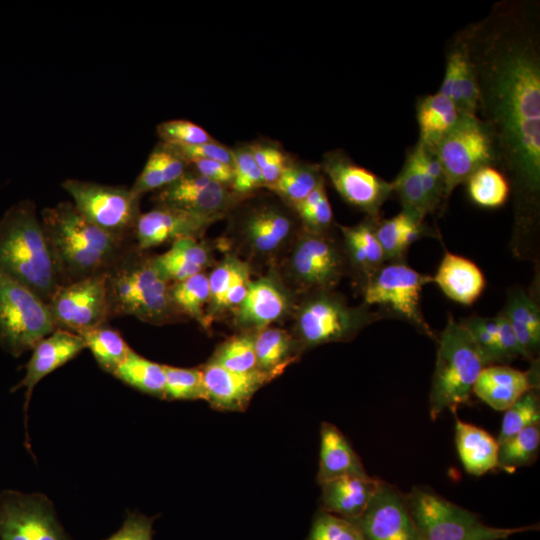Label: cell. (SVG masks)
<instances>
[{
	"label": "cell",
	"instance_id": "obj_1",
	"mask_svg": "<svg viewBox=\"0 0 540 540\" xmlns=\"http://www.w3.org/2000/svg\"><path fill=\"white\" fill-rule=\"evenodd\" d=\"M519 10H497L465 33L474 65L477 113L489 129L497 162L519 200L536 206L540 187V57L536 30Z\"/></svg>",
	"mask_w": 540,
	"mask_h": 540
},
{
	"label": "cell",
	"instance_id": "obj_2",
	"mask_svg": "<svg viewBox=\"0 0 540 540\" xmlns=\"http://www.w3.org/2000/svg\"><path fill=\"white\" fill-rule=\"evenodd\" d=\"M39 215L60 286L107 273L134 246L91 223L72 201L46 207Z\"/></svg>",
	"mask_w": 540,
	"mask_h": 540
},
{
	"label": "cell",
	"instance_id": "obj_3",
	"mask_svg": "<svg viewBox=\"0 0 540 540\" xmlns=\"http://www.w3.org/2000/svg\"><path fill=\"white\" fill-rule=\"evenodd\" d=\"M0 272L45 303L60 286L40 215L31 199L13 204L0 218Z\"/></svg>",
	"mask_w": 540,
	"mask_h": 540
},
{
	"label": "cell",
	"instance_id": "obj_4",
	"mask_svg": "<svg viewBox=\"0 0 540 540\" xmlns=\"http://www.w3.org/2000/svg\"><path fill=\"white\" fill-rule=\"evenodd\" d=\"M144 252L134 245L107 271L109 319L133 316L160 325L179 316L169 295L170 284Z\"/></svg>",
	"mask_w": 540,
	"mask_h": 540
},
{
	"label": "cell",
	"instance_id": "obj_5",
	"mask_svg": "<svg viewBox=\"0 0 540 540\" xmlns=\"http://www.w3.org/2000/svg\"><path fill=\"white\" fill-rule=\"evenodd\" d=\"M483 357L468 329L450 315L438 339L432 376L429 414L436 420L466 404L483 368Z\"/></svg>",
	"mask_w": 540,
	"mask_h": 540
},
{
	"label": "cell",
	"instance_id": "obj_6",
	"mask_svg": "<svg viewBox=\"0 0 540 540\" xmlns=\"http://www.w3.org/2000/svg\"><path fill=\"white\" fill-rule=\"evenodd\" d=\"M406 499L419 540H505L510 536L536 530L530 525L500 528L486 525L479 515L436 493L416 486Z\"/></svg>",
	"mask_w": 540,
	"mask_h": 540
},
{
	"label": "cell",
	"instance_id": "obj_7",
	"mask_svg": "<svg viewBox=\"0 0 540 540\" xmlns=\"http://www.w3.org/2000/svg\"><path fill=\"white\" fill-rule=\"evenodd\" d=\"M55 329L48 304L0 272V347L19 357Z\"/></svg>",
	"mask_w": 540,
	"mask_h": 540
},
{
	"label": "cell",
	"instance_id": "obj_8",
	"mask_svg": "<svg viewBox=\"0 0 540 540\" xmlns=\"http://www.w3.org/2000/svg\"><path fill=\"white\" fill-rule=\"evenodd\" d=\"M61 186L91 223L119 239L133 241L141 197L131 188L72 178L65 179Z\"/></svg>",
	"mask_w": 540,
	"mask_h": 540
},
{
	"label": "cell",
	"instance_id": "obj_9",
	"mask_svg": "<svg viewBox=\"0 0 540 540\" xmlns=\"http://www.w3.org/2000/svg\"><path fill=\"white\" fill-rule=\"evenodd\" d=\"M445 180V199L479 168L497 162L496 147L478 116L461 115L456 126L433 147Z\"/></svg>",
	"mask_w": 540,
	"mask_h": 540
},
{
	"label": "cell",
	"instance_id": "obj_10",
	"mask_svg": "<svg viewBox=\"0 0 540 540\" xmlns=\"http://www.w3.org/2000/svg\"><path fill=\"white\" fill-rule=\"evenodd\" d=\"M384 316L367 305L349 306L330 291H320L306 301L297 316V330L305 347L347 341Z\"/></svg>",
	"mask_w": 540,
	"mask_h": 540
},
{
	"label": "cell",
	"instance_id": "obj_11",
	"mask_svg": "<svg viewBox=\"0 0 540 540\" xmlns=\"http://www.w3.org/2000/svg\"><path fill=\"white\" fill-rule=\"evenodd\" d=\"M432 276L401 261L384 264L364 285V304L378 305L405 319L422 333L435 338L420 308V293Z\"/></svg>",
	"mask_w": 540,
	"mask_h": 540
},
{
	"label": "cell",
	"instance_id": "obj_12",
	"mask_svg": "<svg viewBox=\"0 0 540 540\" xmlns=\"http://www.w3.org/2000/svg\"><path fill=\"white\" fill-rule=\"evenodd\" d=\"M47 304L60 329L80 335L108 324L106 273L59 286Z\"/></svg>",
	"mask_w": 540,
	"mask_h": 540
},
{
	"label": "cell",
	"instance_id": "obj_13",
	"mask_svg": "<svg viewBox=\"0 0 540 540\" xmlns=\"http://www.w3.org/2000/svg\"><path fill=\"white\" fill-rule=\"evenodd\" d=\"M0 540H70L52 503L40 494H0Z\"/></svg>",
	"mask_w": 540,
	"mask_h": 540
},
{
	"label": "cell",
	"instance_id": "obj_14",
	"mask_svg": "<svg viewBox=\"0 0 540 540\" xmlns=\"http://www.w3.org/2000/svg\"><path fill=\"white\" fill-rule=\"evenodd\" d=\"M349 521L365 540H419L406 494L380 479L364 511Z\"/></svg>",
	"mask_w": 540,
	"mask_h": 540
},
{
	"label": "cell",
	"instance_id": "obj_15",
	"mask_svg": "<svg viewBox=\"0 0 540 540\" xmlns=\"http://www.w3.org/2000/svg\"><path fill=\"white\" fill-rule=\"evenodd\" d=\"M322 170L340 196L352 206L377 219L379 210L393 193V184L357 165L341 152L324 156Z\"/></svg>",
	"mask_w": 540,
	"mask_h": 540
},
{
	"label": "cell",
	"instance_id": "obj_16",
	"mask_svg": "<svg viewBox=\"0 0 540 540\" xmlns=\"http://www.w3.org/2000/svg\"><path fill=\"white\" fill-rule=\"evenodd\" d=\"M291 269L297 281L307 289L330 291L344 273L345 256L324 233L309 231L296 243Z\"/></svg>",
	"mask_w": 540,
	"mask_h": 540
},
{
	"label": "cell",
	"instance_id": "obj_17",
	"mask_svg": "<svg viewBox=\"0 0 540 540\" xmlns=\"http://www.w3.org/2000/svg\"><path fill=\"white\" fill-rule=\"evenodd\" d=\"M227 187L187 169L179 179L160 189L155 202L215 221L230 207L232 197Z\"/></svg>",
	"mask_w": 540,
	"mask_h": 540
},
{
	"label": "cell",
	"instance_id": "obj_18",
	"mask_svg": "<svg viewBox=\"0 0 540 540\" xmlns=\"http://www.w3.org/2000/svg\"><path fill=\"white\" fill-rule=\"evenodd\" d=\"M213 220L177 208L156 205L141 213L133 235L134 245L141 251L165 243L201 235Z\"/></svg>",
	"mask_w": 540,
	"mask_h": 540
},
{
	"label": "cell",
	"instance_id": "obj_19",
	"mask_svg": "<svg viewBox=\"0 0 540 540\" xmlns=\"http://www.w3.org/2000/svg\"><path fill=\"white\" fill-rule=\"evenodd\" d=\"M201 372L205 400L213 408L227 411L247 408L256 391L274 376L259 369L234 372L211 361Z\"/></svg>",
	"mask_w": 540,
	"mask_h": 540
},
{
	"label": "cell",
	"instance_id": "obj_20",
	"mask_svg": "<svg viewBox=\"0 0 540 540\" xmlns=\"http://www.w3.org/2000/svg\"><path fill=\"white\" fill-rule=\"evenodd\" d=\"M83 349H86V344L82 336L60 328L33 347L32 355L25 365L24 377L11 388V392L25 388V422L34 387L48 374L75 358Z\"/></svg>",
	"mask_w": 540,
	"mask_h": 540
},
{
	"label": "cell",
	"instance_id": "obj_21",
	"mask_svg": "<svg viewBox=\"0 0 540 540\" xmlns=\"http://www.w3.org/2000/svg\"><path fill=\"white\" fill-rule=\"evenodd\" d=\"M294 222L287 210L277 203H259L242 217L240 230L246 245L256 254L269 255L290 237Z\"/></svg>",
	"mask_w": 540,
	"mask_h": 540
},
{
	"label": "cell",
	"instance_id": "obj_22",
	"mask_svg": "<svg viewBox=\"0 0 540 540\" xmlns=\"http://www.w3.org/2000/svg\"><path fill=\"white\" fill-rule=\"evenodd\" d=\"M533 388H539L536 361L533 368L526 372L508 365L484 367L476 380L473 392L491 408L505 411Z\"/></svg>",
	"mask_w": 540,
	"mask_h": 540
},
{
	"label": "cell",
	"instance_id": "obj_23",
	"mask_svg": "<svg viewBox=\"0 0 540 540\" xmlns=\"http://www.w3.org/2000/svg\"><path fill=\"white\" fill-rule=\"evenodd\" d=\"M393 192H396L403 205V211L424 221L440 207L445 199V188L424 173L408 154L406 161L394 181Z\"/></svg>",
	"mask_w": 540,
	"mask_h": 540
},
{
	"label": "cell",
	"instance_id": "obj_24",
	"mask_svg": "<svg viewBox=\"0 0 540 540\" xmlns=\"http://www.w3.org/2000/svg\"><path fill=\"white\" fill-rule=\"evenodd\" d=\"M379 479L366 476H343L320 484V510L347 520L356 519L373 496Z\"/></svg>",
	"mask_w": 540,
	"mask_h": 540
},
{
	"label": "cell",
	"instance_id": "obj_25",
	"mask_svg": "<svg viewBox=\"0 0 540 540\" xmlns=\"http://www.w3.org/2000/svg\"><path fill=\"white\" fill-rule=\"evenodd\" d=\"M439 289L452 301L472 305L485 288L480 268L471 260L446 252L432 277Z\"/></svg>",
	"mask_w": 540,
	"mask_h": 540
},
{
	"label": "cell",
	"instance_id": "obj_26",
	"mask_svg": "<svg viewBox=\"0 0 540 540\" xmlns=\"http://www.w3.org/2000/svg\"><path fill=\"white\" fill-rule=\"evenodd\" d=\"M366 476L362 461L344 434L333 424L320 428V457L317 482L320 484L343 476Z\"/></svg>",
	"mask_w": 540,
	"mask_h": 540
},
{
	"label": "cell",
	"instance_id": "obj_27",
	"mask_svg": "<svg viewBox=\"0 0 540 540\" xmlns=\"http://www.w3.org/2000/svg\"><path fill=\"white\" fill-rule=\"evenodd\" d=\"M455 414V443L467 473L480 476L497 469L499 444L486 430L464 422Z\"/></svg>",
	"mask_w": 540,
	"mask_h": 540
},
{
	"label": "cell",
	"instance_id": "obj_28",
	"mask_svg": "<svg viewBox=\"0 0 540 540\" xmlns=\"http://www.w3.org/2000/svg\"><path fill=\"white\" fill-rule=\"evenodd\" d=\"M501 313L512 326L529 360L536 361L540 348V310L536 300L521 288L513 289Z\"/></svg>",
	"mask_w": 540,
	"mask_h": 540
},
{
	"label": "cell",
	"instance_id": "obj_29",
	"mask_svg": "<svg viewBox=\"0 0 540 540\" xmlns=\"http://www.w3.org/2000/svg\"><path fill=\"white\" fill-rule=\"evenodd\" d=\"M377 219L368 218L355 226H341L345 251L365 283L385 264L383 250L375 235Z\"/></svg>",
	"mask_w": 540,
	"mask_h": 540
},
{
	"label": "cell",
	"instance_id": "obj_30",
	"mask_svg": "<svg viewBox=\"0 0 540 540\" xmlns=\"http://www.w3.org/2000/svg\"><path fill=\"white\" fill-rule=\"evenodd\" d=\"M152 262L160 276L171 284L201 273L209 262V252L195 238H184L172 243L165 253L152 256Z\"/></svg>",
	"mask_w": 540,
	"mask_h": 540
},
{
	"label": "cell",
	"instance_id": "obj_31",
	"mask_svg": "<svg viewBox=\"0 0 540 540\" xmlns=\"http://www.w3.org/2000/svg\"><path fill=\"white\" fill-rule=\"evenodd\" d=\"M238 320L247 327L261 328L277 320L286 309V298L270 280L250 281L248 292L238 306Z\"/></svg>",
	"mask_w": 540,
	"mask_h": 540
},
{
	"label": "cell",
	"instance_id": "obj_32",
	"mask_svg": "<svg viewBox=\"0 0 540 540\" xmlns=\"http://www.w3.org/2000/svg\"><path fill=\"white\" fill-rule=\"evenodd\" d=\"M460 117L454 102L441 92L423 97L416 109L418 142L433 147L456 126Z\"/></svg>",
	"mask_w": 540,
	"mask_h": 540
},
{
	"label": "cell",
	"instance_id": "obj_33",
	"mask_svg": "<svg viewBox=\"0 0 540 540\" xmlns=\"http://www.w3.org/2000/svg\"><path fill=\"white\" fill-rule=\"evenodd\" d=\"M429 227L412 214L401 211L390 219L377 221L375 235L386 261H401L409 246L428 234Z\"/></svg>",
	"mask_w": 540,
	"mask_h": 540
},
{
	"label": "cell",
	"instance_id": "obj_34",
	"mask_svg": "<svg viewBox=\"0 0 540 540\" xmlns=\"http://www.w3.org/2000/svg\"><path fill=\"white\" fill-rule=\"evenodd\" d=\"M112 375L138 391L164 398V365L150 361L132 349Z\"/></svg>",
	"mask_w": 540,
	"mask_h": 540
},
{
	"label": "cell",
	"instance_id": "obj_35",
	"mask_svg": "<svg viewBox=\"0 0 540 540\" xmlns=\"http://www.w3.org/2000/svg\"><path fill=\"white\" fill-rule=\"evenodd\" d=\"M80 336L99 367L110 374L114 373L131 350L120 333L108 324L90 329Z\"/></svg>",
	"mask_w": 540,
	"mask_h": 540
},
{
	"label": "cell",
	"instance_id": "obj_36",
	"mask_svg": "<svg viewBox=\"0 0 540 540\" xmlns=\"http://www.w3.org/2000/svg\"><path fill=\"white\" fill-rule=\"evenodd\" d=\"M540 448V423L532 424L499 443L497 469L514 472L533 464Z\"/></svg>",
	"mask_w": 540,
	"mask_h": 540
},
{
	"label": "cell",
	"instance_id": "obj_37",
	"mask_svg": "<svg viewBox=\"0 0 540 540\" xmlns=\"http://www.w3.org/2000/svg\"><path fill=\"white\" fill-rule=\"evenodd\" d=\"M323 180L319 166L289 162L278 180L268 188L296 206Z\"/></svg>",
	"mask_w": 540,
	"mask_h": 540
},
{
	"label": "cell",
	"instance_id": "obj_38",
	"mask_svg": "<svg viewBox=\"0 0 540 540\" xmlns=\"http://www.w3.org/2000/svg\"><path fill=\"white\" fill-rule=\"evenodd\" d=\"M466 183L471 200L485 208L502 206L510 193L509 181L493 165L479 168L466 180Z\"/></svg>",
	"mask_w": 540,
	"mask_h": 540
},
{
	"label": "cell",
	"instance_id": "obj_39",
	"mask_svg": "<svg viewBox=\"0 0 540 540\" xmlns=\"http://www.w3.org/2000/svg\"><path fill=\"white\" fill-rule=\"evenodd\" d=\"M257 369L277 375L291 359L292 341L277 328H268L254 337Z\"/></svg>",
	"mask_w": 540,
	"mask_h": 540
},
{
	"label": "cell",
	"instance_id": "obj_40",
	"mask_svg": "<svg viewBox=\"0 0 540 540\" xmlns=\"http://www.w3.org/2000/svg\"><path fill=\"white\" fill-rule=\"evenodd\" d=\"M169 295L178 313L204 323V306L210 300L208 276L198 273L185 280L171 283Z\"/></svg>",
	"mask_w": 540,
	"mask_h": 540
},
{
	"label": "cell",
	"instance_id": "obj_41",
	"mask_svg": "<svg viewBox=\"0 0 540 540\" xmlns=\"http://www.w3.org/2000/svg\"><path fill=\"white\" fill-rule=\"evenodd\" d=\"M539 388H533L522 395L505 410L498 444L517 434L526 427L540 423Z\"/></svg>",
	"mask_w": 540,
	"mask_h": 540
},
{
	"label": "cell",
	"instance_id": "obj_42",
	"mask_svg": "<svg viewBox=\"0 0 540 540\" xmlns=\"http://www.w3.org/2000/svg\"><path fill=\"white\" fill-rule=\"evenodd\" d=\"M164 398L171 400H205L202 372L198 368L164 365Z\"/></svg>",
	"mask_w": 540,
	"mask_h": 540
},
{
	"label": "cell",
	"instance_id": "obj_43",
	"mask_svg": "<svg viewBox=\"0 0 540 540\" xmlns=\"http://www.w3.org/2000/svg\"><path fill=\"white\" fill-rule=\"evenodd\" d=\"M461 323L468 329L475 341L485 366L507 365L501 352L495 318L471 316Z\"/></svg>",
	"mask_w": 540,
	"mask_h": 540
},
{
	"label": "cell",
	"instance_id": "obj_44",
	"mask_svg": "<svg viewBox=\"0 0 540 540\" xmlns=\"http://www.w3.org/2000/svg\"><path fill=\"white\" fill-rule=\"evenodd\" d=\"M234 372H249L257 369L254 337L237 336L225 342L210 360Z\"/></svg>",
	"mask_w": 540,
	"mask_h": 540
},
{
	"label": "cell",
	"instance_id": "obj_45",
	"mask_svg": "<svg viewBox=\"0 0 540 540\" xmlns=\"http://www.w3.org/2000/svg\"><path fill=\"white\" fill-rule=\"evenodd\" d=\"M294 208L310 231L324 233L333 219L324 180Z\"/></svg>",
	"mask_w": 540,
	"mask_h": 540
},
{
	"label": "cell",
	"instance_id": "obj_46",
	"mask_svg": "<svg viewBox=\"0 0 540 540\" xmlns=\"http://www.w3.org/2000/svg\"><path fill=\"white\" fill-rule=\"evenodd\" d=\"M305 540H365V538L351 521L319 510L313 518Z\"/></svg>",
	"mask_w": 540,
	"mask_h": 540
},
{
	"label": "cell",
	"instance_id": "obj_47",
	"mask_svg": "<svg viewBox=\"0 0 540 540\" xmlns=\"http://www.w3.org/2000/svg\"><path fill=\"white\" fill-rule=\"evenodd\" d=\"M233 173L231 185L236 193L246 194L265 186L249 145L233 150Z\"/></svg>",
	"mask_w": 540,
	"mask_h": 540
},
{
	"label": "cell",
	"instance_id": "obj_48",
	"mask_svg": "<svg viewBox=\"0 0 540 540\" xmlns=\"http://www.w3.org/2000/svg\"><path fill=\"white\" fill-rule=\"evenodd\" d=\"M162 143L171 145H196L214 141L199 125L188 120H168L157 126Z\"/></svg>",
	"mask_w": 540,
	"mask_h": 540
},
{
	"label": "cell",
	"instance_id": "obj_49",
	"mask_svg": "<svg viewBox=\"0 0 540 540\" xmlns=\"http://www.w3.org/2000/svg\"><path fill=\"white\" fill-rule=\"evenodd\" d=\"M254 159L262 173L264 185H273L289 163L286 154L271 144L255 143L249 145Z\"/></svg>",
	"mask_w": 540,
	"mask_h": 540
},
{
	"label": "cell",
	"instance_id": "obj_50",
	"mask_svg": "<svg viewBox=\"0 0 540 540\" xmlns=\"http://www.w3.org/2000/svg\"><path fill=\"white\" fill-rule=\"evenodd\" d=\"M245 267L240 261L228 258L211 272L208 276L211 308L222 309L227 291Z\"/></svg>",
	"mask_w": 540,
	"mask_h": 540
},
{
	"label": "cell",
	"instance_id": "obj_51",
	"mask_svg": "<svg viewBox=\"0 0 540 540\" xmlns=\"http://www.w3.org/2000/svg\"><path fill=\"white\" fill-rule=\"evenodd\" d=\"M165 145L186 162L192 159H211L233 167V150L216 140L196 145Z\"/></svg>",
	"mask_w": 540,
	"mask_h": 540
},
{
	"label": "cell",
	"instance_id": "obj_52",
	"mask_svg": "<svg viewBox=\"0 0 540 540\" xmlns=\"http://www.w3.org/2000/svg\"><path fill=\"white\" fill-rule=\"evenodd\" d=\"M154 519L128 511L121 528L105 540H153Z\"/></svg>",
	"mask_w": 540,
	"mask_h": 540
},
{
	"label": "cell",
	"instance_id": "obj_53",
	"mask_svg": "<svg viewBox=\"0 0 540 540\" xmlns=\"http://www.w3.org/2000/svg\"><path fill=\"white\" fill-rule=\"evenodd\" d=\"M166 186L163 171L155 149L150 153L142 171L136 178L131 190L141 197L144 193L162 189Z\"/></svg>",
	"mask_w": 540,
	"mask_h": 540
},
{
	"label": "cell",
	"instance_id": "obj_54",
	"mask_svg": "<svg viewBox=\"0 0 540 540\" xmlns=\"http://www.w3.org/2000/svg\"><path fill=\"white\" fill-rule=\"evenodd\" d=\"M494 318L497 325L498 343L506 364L519 357L529 360L506 317L500 313Z\"/></svg>",
	"mask_w": 540,
	"mask_h": 540
},
{
	"label": "cell",
	"instance_id": "obj_55",
	"mask_svg": "<svg viewBox=\"0 0 540 540\" xmlns=\"http://www.w3.org/2000/svg\"><path fill=\"white\" fill-rule=\"evenodd\" d=\"M187 164L191 165L193 170L212 181L226 186L233 181V167L223 162L211 159H192Z\"/></svg>",
	"mask_w": 540,
	"mask_h": 540
},
{
	"label": "cell",
	"instance_id": "obj_56",
	"mask_svg": "<svg viewBox=\"0 0 540 540\" xmlns=\"http://www.w3.org/2000/svg\"><path fill=\"white\" fill-rule=\"evenodd\" d=\"M249 284V271L246 266L238 274L231 287L227 291L223 300L222 309L227 307L239 306L248 292Z\"/></svg>",
	"mask_w": 540,
	"mask_h": 540
}]
</instances>
